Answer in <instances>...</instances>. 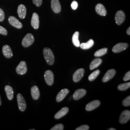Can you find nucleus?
Returning <instances> with one entry per match:
<instances>
[{"label": "nucleus", "mask_w": 130, "mask_h": 130, "mask_svg": "<svg viewBox=\"0 0 130 130\" xmlns=\"http://www.w3.org/2000/svg\"><path fill=\"white\" fill-rule=\"evenodd\" d=\"M107 50L108 49L107 48H104L100 50H98L97 51L95 52V53L94 54V56L95 57H100L104 56L107 54Z\"/></svg>", "instance_id": "26"}, {"label": "nucleus", "mask_w": 130, "mask_h": 130, "mask_svg": "<svg viewBox=\"0 0 130 130\" xmlns=\"http://www.w3.org/2000/svg\"><path fill=\"white\" fill-rule=\"evenodd\" d=\"M69 90L68 89H63L61 90L57 94L56 100L57 102H60L62 101L67 95V94L69 93Z\"/></svg>", "instance_id": "16"}, {"label": "nucleus", "mask_w": 130, "mask_h": 130, "mask_svg": "<svg viewBox=\"0 0 130 130\" xmlns=\"http://www.w3.org/2000/svg\"><path fill=\"white\" fill-rule=\"evenodd\" d=\"M130 83H127L125 84H121L118 86V89L119 90L123 91H126L130 88Z\"/></svg>", "instance_id": "28"}, {"label": "nucleus", "mask_w": 130, "mask_h": 130, "mask_svg": "<svg viewBox=\"0 0 130 130\" xmlns=\"http://www.w3.org/2000/svg\"><path fill=\"white\" fill-rule=\"evenodd\" d=\"M33 3L37 7H40L42 3V0H32Z\"/></svg>", "instance_id": "34"}, {"label": "nucleus", "mask_w": 130, "mask_h": 130, "mask_svg": "<svg viewBox=\"0 0 130 130\" xmlns=\"http://www.w3.org/2000/svg\"><path fill=\"white\" fill-rule=\"evenodd\" d=\"M64 130V125L62 124H58L52 127L51 130Z\"/></svg>", "instance_id": "30"}, {"label": "nucleus", "mask_w": 130, "mask_h": 130, "mask_svg": "<svg viewBox=\"0 0 130 130\" xmlns=\"http://www.w3.org/2000/svg\"><path fill=\"white\" fill-rule=\"evenodd\" d=\"M69 111V109L68 107H64L62 108L60 110L57 112L55 115V118L56 119H59L65 116Z\"/></svg>", "instance_id": "21"}, {"label": "nucleus", "mask_w": 130, "mask_h": 130, "mask_svg": "<svg viewBox=\"0 0 130 130\" xmlns=\"http://www.w3.org/2000/svg\"><path fill=\"white\" fill-rule=\"evenodd\" d=\"M34 37L31 33H28L24 37L22 41V45L24 47H28L31 45L34 42Z\"/></svg>", "instance_id": "2"}, {"label": "nucleus", "mask_w": 130, "mask_h": 130, "mask_svg": "<svg viewBox=\"0 0 130 130\" xmlns=\"http://www.w3.org/2000/svg\"><path fill=\"white\" fill-rule=\"evenodd\" d=\"M31 94L34 100H37L40 98V93L39 88L37 86H33L31 88Z\"/></svg>", "instance_id": "22"}, {"label": "nucleus", "mask_w": 130, "mask_h": 130, "mask_svg": "<svg viewBox=\"0 0 130 130\" xmlns=\"http://www.w3.org/2000/svg\"><path fill=\"white\" fill-rule=\"evenodd\" d=\"M94 44V41L92 39L89 40L88 41L85 43H82L80 44L79 47L84 50H87L91 48Z\"/></svg>", "instance_id": "24"}, {"label": "nucleus", "mask_w": 130, "mask_h": 130, "mask_svg": "<svg viewBox=\"0 0 130 130\" xmlns=\"http://www.w3.org/2000/svg\"><path fill=\"white\" fill-rule=\"evenodd\" d=\"M2 52L5 57L10 58L13 56V52L11 47L8 45H5L3 47Z\"/></svg>", "instance_id": "18"}, {"label": "nucleus", "mask_w": 130, "mask_h": 130, "mask_svg": "<svg viewBox=\"0 0 130 130\" xmlns=\"http://www.w3.org/2000/svg\"><path fill=\"white\" fill-rule=\"evenodd\" d=\"M51 8L54 13H59L61 11V6L59 0H51Z\"/></svg>", "instance_id": "10"}, {"label": "nucleus", "mask_w": 130, "mask_h": 130, "mask_svg": "<svg viewBox=\"0 0 130 130\" xmlns=\"http://www.w3.org/2000/svg\"><path fill=\"white\" fill-rule=\"evenodd\" d=\"M130 111L126 110L121 113L120 117L119 122L121 124H124L130 120Z\"/></svg>", "instance_id": "9"}, {"label": "nucleus", "mask_w": 130, "mask_h": 130, "mask_svg": "<svg viewBox=\"0 0 130 130\" xmlns=\"http://www.w3.org/2000/svg\"><path fill=\"white\" fill-rule=\"evenodd\" d=\"M5 90L7 98L9 100H12L14 98L13 89L9 85H6L5 86Z\"/></svg>", "instance_id": "20"}, {"label": "nucleus", "mask_w": 130, "mask_h": 130, "mask_svg": "<svg viewBox=\"0 0 130 130\" xmlns=\"http://www.w3.org/2000/svg\"><path fill=\"white\" fill-rule=\"evenodd\" d=\"M40 20L39 17L36 13H33L31 20V25L35 29H37L39 28Z\"/></svg>", "instance_id": "14"}, {"label": "nucleus", "mask_w": 130, "mask_h": 130, "mask_svg": "<svg viewBox=\"0 0 130 130\" xmlns=\"http://www.w3.org/2000/svg\"><path fill=\"white\" fill-rule=\"evenodd\" d=\"M127 34L128 35H130V27L128 28L127 30Z\"/></svg>", "instance_id": "37"}, {"label": "nucleus", "mask_w": 130, "mask_h": 130, "mask_svg": "<svg viewBox=\"0 0 130 130\" xmlns=\"http://www.w3.org/2000/svg\"><path fill=\"white\" fill-rule=\"evenodd\" d=\"M100 104H101V103L99 100H93L91 102L89 103L88 104L86 105V106L85 107V109L88 111H92L99 107L100 105Z\"/></svg>", "instance_id": "12"}, {"label": "nucleus", "mask_w": 130, "mask_h": 130, "mask_svg": "<svg viewBox=\"0 0 130 130\" xmlns=\"http://www.w3.org/2000/svg\"><path fill=\"white\" fill-rule=\"evenodd\" d=\"M116 71L114 69L108 70L105 75L104 76L102 79L103 83H106L109 81L110 79L113 78L116 74Z\"/></svg>", "instance_id": "13"}, {"label": "nucleus", "mask_w": 130, "mask_h": 130, "mask_svg": "<svg viewBox=\"0 0 130 130\" xmlns=\"http://www.w3.org/2000/svg\"><path fill=\"white\" fill-rule=\"evenodd\" d=\"M100 73V70H96L92 72L91 74L89 75L88 77L89 80L90 82H92L96 78V77Z\"/></svg>", "instance_id": "27"}, {"label": "nucleus", "mask_w": 130, "mask_h": 130, "mask_svg": "<svg viewBox=\"0 0 130 130\" xmlns=\"http://www.w3.org/2000/svg\"><path fill=\"white\" fill-rule=\"evenodd\" d=\"M27 66L25 61H21L16 68V72L19 75H24L27 72Z\"/></svg>", "instance_id": "5"}, {"label": "nucleus", "mask_w": 130, "mask_h": 130, "mask_svg": "<svg viewBox=\"0 0 130 130\" xmlns=\"http://www.w3.org/2000/svg\"><path fill=\"white\" fill-rule=\"evenodd\" d=\"M130 71H128V72H127L125 75L124 78H123V80L124 81H128L129 80H130Z\"/></svg>", "instance_id": "36"}, {"label": "nucleus", "mask_w": 130, "mask_h": 130, "mask_svg": "<svg viewBox=\"0 0 130 130\" xmlns=\"http://www.w3.org/2000/svg\"><path fill=\"white\" fill-rule=\"evenodd\" d=\"M128 44L127 43L120 42L113 47L112 51L115 53H118L126 50L128 47Z\"/></svg>", "instance_id": "7"}, {"label": "nucleus", "mask_w": 130, "mask_h": 130, "mask_svg": "<svg viewBox=\"0 0 130 130\" xmlns=\"http://www.w3.org/2000/svg\"><path fill=\"white\" fill-rule=\"evenodd\" d=\"M0 34L3 35H7L8 34V31L5 28L0 26Z\"/></svg>", "instance_id": "31"}, {"label": "nucleus", "mask_w": 130, "mask_h": 130, "mask_svg": "<svg viewBox=\"0 0 130 130\" xmlns=\"http://www.w3.org/2000/svg\"><path fill=\"white\" fill-rule=\"evenodd\" d=\"M79 32L78 31H76L73 34L72 38V41L73 42V44L75 46L77 47H79L80 46V42L79 40Z\"/></svg>", "instance_id": "25"}, {"label": "nucleus", "mask_w": 130, "mask_h": 130, "mask_svg": "<svg viewBox=\"0 0 130 130\" xmlns=\"http://www.w3.org/2000/svg\"><path fill=\"white\" fill-rule=\"evenodd\" d=\"M122 105L124 107H129L130 106V96L124 99L122 101Z\"/></svg>", "instance_id": "29"}, {"label": "nucleus", "mask_w": 130, "mask_h": 130, "mask_svg": "<svg viewBox=\"0 0 130 130\" xmlns=\"http://www.w3.org/2000/svg\"><path fill=\"white\" fill-rule=\"evenodd\" d=\"M1 105H2V100H1V98L0 96V106H1Z\"/></svg>", "instance_id": "39"}, {"label": "nucleus", "mask_w": 130, "mask_h": 130, "mask_svg": "<svg viewBox=\"0 0 130 130\" xmlns=\"http://www.w3.org/2000/svg\"><path fill=\"white\" fill-rule=\"evenodd\" d=\"M86 94V91L84 89H79L75 92L73 97L75 100H78L83 98Z\"/></svg>", "instance_id": "15"}, {"label": "nucleus", "mask_w": 130, "mask_h": 130, "mask_svg": "<svg viewBox=\"0 0 130 130\" xmlns=\"http://www.w3.org/2000/svg\"><path fill=\"white\" fill-rule=\"evenodd\" d=\"M95 11L97 14L101 16H106L107 14V10L105 6L101 4H98L95 6Z\"/></svg>", "instance_id": "19"}, {"label": "nucleus", "mask_w": 130, "mask_h": 130, "mask_svg": "<svg viewBox=\"0 0 130 130\" xmlns=\"http://www.w3.org/2000/svg\"><path fill=\"white\" fill-rule=\"evenodd\" d=\"M84 70L82 68L77 70L73 75V80L75 83L79 82L83 77L84 74Z\"/></svg>", "instance_id": "11"}, {"label": "nucleus", "mask_w": 130, "mask_h": 130, "mask_svg": "<svg viewBox=\"0 0 130 130\" xmlns=\"http://www.w3.org/2000/svg\"><path fill=\"white\" fill-rule=\"evenodd\" d=\"M43 53L47 63L49 65H53L55 62V56L51 50L48 47H45L43 49Z\"/></svg>", "instance_id": "1"}, {"label": "nucleus", "mask_w": 130, "mask_h": 130, "mask_svg": "<svg viewBox=\"0 0 130 130\" xmlns=\"http://www.w3.org/2000/svg\"><path fill=\"white\" fill-rule=\"evenodd\" d=\"M5 19V14L3 10L0 8V22H2Z\"/></svg>", "instance_id": "33"}, {"label": "nucleus", "mask_w": 130, "mask_h": 130, "mask_svg": "<svg viewBox=\"0 0 130 130\" xmlns=\"http://www.w3.org/2000/svg\"><path fill=\"white\" fill-rule=\"evenodd\" d=\"M17 101L19 109L21 111H24L27 107V104L25 100L21 93H18L17 95Z\"/></svg>", "instance_id": "4"}, {"label": "nucleus", "mask_w": 130, "mask_h": 130, "mask_svg": "<svg viewBox=\"0 0 130 130\" xmlns=\"http://www.w3.org/2000/svg\"><path fill=\"white\" fill-rule=\"evenodd\" d=\"M109 130H116V129H114V128H109Z\"/></svg>", "instance_id": "38"}, {"label": "nucleus", "mask_w": 130, "mask_h": 130, "mask_svg": "<svg viewBox=\"0 0 130 130\" xmlns=\"http://www.w3.org/2000/svg\"><path fill=\"white\" fill-rule=\"evenodd\" d=\"M90 129V127L87 125H83L80 126L77 128H76V130H88Z\"/></svg>", "instance_id": "32"}, {"label": "nucleus", "mask_w": 130, "mask_h": 130, "mask_svg": "<svg viewBox=\"0 0 130 130\" xmlns=\"http://www.w3.org/2000/svg\"><path fill=\"white\" fill-rule=\"evenodd\" d=\"M71 8L73 10L77 9L78 7V3L75 1H73L71 4Z\"/></svg>", "instance_id": "35"}, {"label": "nucleus", "mask_w": 130, "mask_h": 130, "mask_svg": "<svg viewBox=\"0 0 130 130\" xmlns=\"http://www.w3.org/2000/svg\"><path fill=\"white\" fill-rule=\"evenodd\" d=\"M8 22L11 26L20 29L23 27L22 24L18 19L13 16H10L9 17Z\"/></svg>", "instance_id": "8"}, {"label": "nucleus", "mask_w": 130, "mask_h": 130, "mask_svg": "<svg viewBox=\"0 0 130 130\" xmlns=\"http://www.w3.org/2000/svg\"><path fill=\"white\" fill-rule=\"evenodd\" d=\"M102 62V60L101 58H98L93 59L90 65V69L91 70H94L95 68H97L101 64Z\"/></svg>", "instance_id": "23"}, {"label": "nucleus", "mask_w": 130, "mask_h": 130, "mask_svg": "<svg viewBox=\"0 0 130 130\" xmlns=\"http://www.w3.org/2000/svg\"><path fill=\"white\" fill-rule=\"evenodd\" d=\"M44 78L47 84L51 86L54 82V75L51 70H47L44 75Z\"/></svg>", "instance_id": "3"}, {"label": "nucleus", "mask_w": 130, "mask_h": 130, "mask_svg": "<svg viewBox=\"0 0 130 130\" xmlns=\"http://www.w3.org/2000/svg\"><path fill=\"white\" fill-rule=\"evenodd\" d=\"M18 14L20 19H23L25 18L27 14V9L23 5H20L18 8Z\"/></svg>", "instance_id": "17"}, {"label": "nucleus", "mask_w": 130, "mask_h": 130, "mask_svg": "<svg viewBox=\"0 0 130 130\" xmlns=\"http://www.w3.org/2000/svg\"><path fill=\"white\" fill-rule=\"evenodd\" d=\"M125 19V14L123 11L120 10L117 12L115 17V20L116 23L118 25H121L123 23Z\"/></svg>", "instance_id": "6"}]
</instances>
